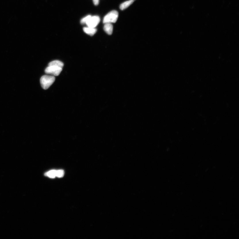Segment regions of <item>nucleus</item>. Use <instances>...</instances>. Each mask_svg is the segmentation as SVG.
<instances>
[{
  "mask_svg": "<svg viewBox=\"0 0 239 239\" xmlns=\"http://www.w3.org/2000/svg\"><path fill=\"white\" fill-rule=\"evenodd\" d=\"M135 0H129L123 3L120 5V8L122 10L126 9L133 3Z\"/></svg>",
  "mask_w": 239,
  "mask_h": 239,
  "instance_id": "0eeeda50",
  "label": "nucleus"
},
{
  "mask_svg": "<svg viewBox=\"0 0 239 239\" xmlns=\"http://www.w3.org/2000/svg\"><path fill=\"white\" fill-rule=\"evenodd\" d=\"M55 80L54 76L51 75H44L40 79V83L43 89H47L51 87Z\"/></svg>",
  "mask_w": 239,
  "mask_h": 239,
  "instance_id": "f257e3e1",
  "label": "nucleus"
},
{
  "mask_svg": "<svg viewBox=\"0 0 239 239\" xmlns=\"http://www.w3.org/2000/svg\"><path fill=\"white\" fill-rule=\"evenodd\" d=\"M93 1L94 5H97L100 3V0H93Z\"/></svg>",
  "mask_w": 239,
  "mask_h": 239,
  "instance_id": "f8f14e48",
  "label": "nucleus"
},
{
  "mask_svg": "<svg viewBox=\"0 0 239 239\" xmlns=\"http://www.w3.org/2000/svg\"><path fill=\"white\" fill-rule=\"evenodd\" d=\"M100 17L97 16H91L86 24L88 27L95 28L100 22Z\"/></svg>",
  "mask_w": 239,
  "mask_h": 239,
  "instance_id": "20e7f679",
  "label": "nucleus"
},
{
  "mask_svg": "<svg viewBox=\"0 0 239 239\" xmlns=\"http://www.w3.org/2000/svg\"><path fill=\"white\" fill-rule=\"evenodd\" d=\"M64 66L63 62L58 60H55L49 62L48 66H54L62 68Z\"/></svg>",
  "mask_w": 239,
  "mask_h": 239,
  "instance_id": "6e6552de",
  "label": "nucleus"
},
{
  "mask_svg": "<svg viewBox=\"0 0 239 239\" xmlns=\"http://www.w3.org/2000/svg\"><path fill=\"white\" fill-rule=\"evenodd\" d=\"M83 30L85 33L91 36H93L97 31L95 28H91L88 27L84 28Z\"/></svg>",
  "mask_w": 239,
  "mask_h": 239,
  "instance_id": "39448f33",
  "label": "nucleus"
},
{
  "mask_svg": "<svg viewBox=\"0 0 239 239\" xmlns=\"http://www.w3.org/2000/svg\"><path fill=\"white\" fill-rule=\"evenodd\" d=\"M91 16H90V15H89V16L82 19L81 21V24H86L87 22V21L89 20L90 18H91Z\"/></svg>",
  "mask_w": 239,
  "mask_h": 239,
  "instance_id": "9b49d317",
  "label": "nucleus"
},
{
  "mask_svg": "<svg viewBox=\"0 0 239 239\" xmlns=\"http://www.w3.org/2000/svg\"><path fill=\"white\" fill-rule=\"evenodd\" d=\"M104 31L109 35H111L113 31V26L110 23L105 24L104 27Z\"/></svg>",
  "mask_w": 239,
  "mask_h": 239,
  "instance_id": "423d86ee",
  "label": "nucleus"
},
{
  "mask_svg": "<svg viewBox=\"0 0 239 239\" xmlns=\"http://www.w3.org/2000/svg\"><path fill=\"white\" fill-rule=\"evenodd\" d=\"M62 68L54 66H48L45 70V72L46 74L57 76L59 75L62 70Z\"/></svg>",
  "mask_w": 239,
  "mask_h": 239,
  "instance_id": "7ed1b4c3",
  "label": "nucleus"
},
{
  "mask_svg": "<svg viewBox=\"0 0 239 239\" xmlns=\"http://www.w3.org/2000/svg\"><path fill=\"white\" fill-rule=\"evenodd\" d=\"M64 175V171L63 170H59L56 171V177L59 178L63 177Z\"/></svg>",
  "mask_w": 239,
  "mask_h": 239,
  "instance_id": "9d476101",
  "label": "nucleus"
},
{
  "mask_svg": "<svg viewBox=\"0 0 239 239\" xmlns=\"http://www.w3.org/2000/svg\"><path fill=\"white\" fill-rule=\"evenodd\" d=\"M118 16L119 14L117 11H112L104 17L103 23L104 24L115 23L117 20Z\"/></svg>",
  "mask_w": 239,
  "mask_h": 239,
  "instance_id": "f03ea898",
  "label": "nucleus"
},
{
  "mask_svg": "<svg viewBox=\"0 0 239 239\" xmlns=\"http://www.w3.org/2000/svg\"><path fill=\"white\" fill-rule=\"evenodd\" d=\"M56 170H51L45 173V175L50 178H55L56 177Z\"/></svg>",
  "mask_w": 239,
  "mask_h": 239,
  "instance_id": "1a4fd4ad",
  "label": "nucleus"
}]
</instances>
